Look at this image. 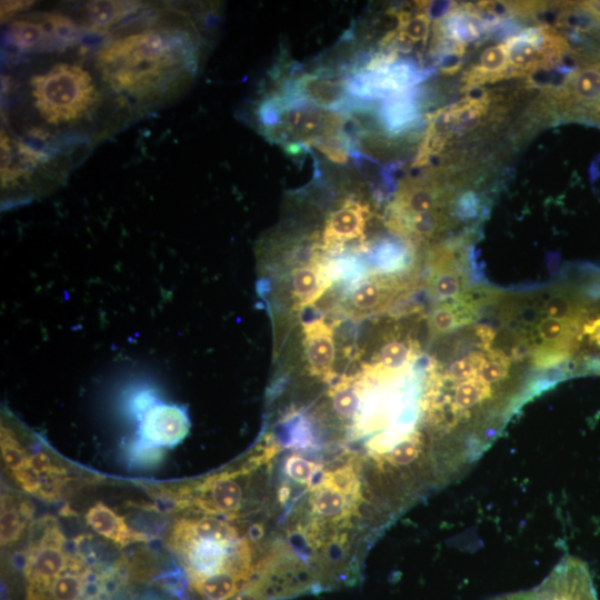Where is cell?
<instances>
[{
	"label": "cell",
	"instance_id": "obj_4",
	"mask_svg": "<svg viewBox=\"0 0 600 600\" xmlns=\"http://www.w3.org/2000/svg\"><path fill=\"white\" fill-rule=\"evenodd\" d=\"M258 119L266 137L290 151L318 143L341 142L352 150L346 133V119L340 111L323 109L286 96L264 100Z\"/></svg>",
	"mask_w": 600,
	"mask_h": 600
},
{
	"label": "cell",
	"instance_id": "obj_27",
	"mask_svg": "<svg viewBox=\"0 0 600 600\" xmlns=\"http://www.w3.org/2000/svg\"><path fill=\"white\" fill-rule=\"evenodd\" d=\"M507 48L506 46H497L487 49L480 60V70L483 73L500 72L507 66Z\"/></svg>",
	"mask_w": 600,
	"mask_h": 600
},
{
	"label": "cell",
	"instance_id": "obj_20",
	"mask_svg": "<svg viewBox=\"0 0 600 600\" xmlns=\"http://www.w3.org/2000/svg\"><path fill=\"white\" fill-rule=\"evenodd\" d=\"M414 116V106L403 93L393 97L382 109L381 117L390 129L404 126Z\"/></svg>",
	"mask_w": 600,
	"mask_h": 600
},
{
	"label": "cell",
	"instance_id": "obj_24",
	"mask_svg": "<svg viewBox=\"0 0 600 600\" xmlns=\"http://www.w3.org/2000/svg\"><path fill=\"white\" fill-rule=\"evenodd\" d=\"M432 290L440 299H450L459 294L460 280L451 270H438L432 276Z\"/></svg>",
	"mask_w": 600,
	"mask_h": 600
},
{
	"label": "cell",
	"instance_id": "obj_28",
	"mask_svg": "<svg viewBox=\"0 0 600 600\" xmlns=\"http://www.w3.org/2000/svg\"><path fill=\"white\" fill-rule=\"evenodd\" d=\"M480 379L491 386L498 383L506 377V368L498 361H482L478 368Z\"/></svg>",
	"mask_w": 600,
	"mask_h": 600
},
{
	"label": "cell",
	"instance_id": "obj_8",
	"mask_svg": "<svg viewBox=\"0 0 600 600\" xmlns=\"http://www.w3.org/2000/svg\"><path fill=\"white\" fill-rule=\"evenodd\" d=\"M283 96L334 111H343L350 104L348 80L327 70L306 73L287 82Z\"/></svg>",
	"mask_w": 600,
	"mask_h": 600
},
{
	"label": "cell",
	"instance_id": "obj_18",
	"mask_svg": "<svg viewBox=\"0 0 600 600\" xmlns=\"http://www.w3.org/2000/svg\"><path fill=\"white\" fill-rule=\"evenodd\" d=\"M397 204L411 218L417 214L432 212L436 207V197L426 187L407 186L399 192Z\"/></svg>",
	"mask_w": 600,
	"mask_h": 600
},
{
	"label": "cell",
	"instance_id": "obj_11",
	"mask_svg": "<svg viewBox=\"0 0 600 600\" xmlns=\"http://www.w3.org/2000/svg\"><path fill=\"white\" fill-rule=\"evenodd\" d=\"M369 210L356 200H347L326 219L322 233L324 248H334L361 239Z\"/></svg>",
	"mask_w": 600,
	"mask_h": 600
},
{
	"label": "cell",
	"instance_id": "obj_19",
	"mask_svg": "<svg viewBox=\"0 0 600 600\" xmlns=\"http://www.w3.org/2000/svg\"><path fill=\"white\" fill-rule=\"evenodd\" d=\"M429 30V18L426 13H419L413 18L409 13L399 14L398 41L410 46L414 42L426 39Z\"/></svg>",
	"mask_w": 600,
	"mask_h": 600
},
{
	"label": "cell",
	"instance_id": "obj_10",
	"mask_svg": "<svg viewBox=\"0 0 600 600\" xmlns=\"http://www.w3.org/2000/svg\"><path fill=\"white\" fill-rule=\"evenodd\" d=\"M143 7L139 1H88L73 18L86 32L107 33L120 28L121 22L141 12Z\"/></svg>",
	"mask_w": 600,
	"mask_h": 600
},
{
	"label": "cell",
	"instance_id": "obj_21",
	"mask_svg": "<svg viewBox=\"0 0 600 600\" xmlns=\"http://www.w3.org/2000/svg\"><path fill=\"white\" fill-rule=\"evenodd\" d=\"M508 59L516 68L531 67L537 57V44L532 37L522 36L506 46Z\"/></svg>",
	"mask_w": 600,
	"mask_h": 600
},
{
	"label": "cell",
	"instance_id": "obj_22",
	"mask_svg": "<svg viewBox=\"0 0 600 600\" xmlns=\"http://www.w3.org/2000/svg\"><path fill=\"white\" fill-rule=\"evenodd\" d=\"M410 352L404 341L391 340L379 352V366L387 370H400L407 366Z\"/></svg>",
	"mask_w": 600,
	"mask_h": 600
},
{
	"label": "cell",
	"instance_id": "obj_12",
	"mask_svg": "<svg viewBox=\"0 0 600 600\" xmlns=\"http://www.w3.org/2000/svg\"><path fill=\"white\" fill-rule=\"evenodd\" d=\"M303 348L310 372L328 379L332 374L336 358L333 328L323 319L304 323Z\"/></svg>",
	"mask_w": 600,
	"mask_h": 600
},
{
	"label": "cell",
	"instance_id": "obj_9",
	"mask_svg": "<svg viewBox=\"0 0 600 600\" xmlns=\"http://www.w3.org/2000/svg\"><path fill=\"white\" fill-rule=\"evenodd\" d=\"M190 420L182 407L159 403L141 419V441L153 447H173L189 433Z\"/></svg>",
	"mask_w": 600,
	"mask_h": 600
},
{
	"label": "cell",
	"instance_id": "obj_17",
	"mask_svg": "<svg viewBox=\"0 0 600 600\" xmlns=\"http://www.w3.org/2000/svg\"><path fill=\"white\" fill-rule=\"evenodd\" d=\"M332 407L336 414L342 420H352L357 417L361 406V388L352 380H342L330 391Z\"/></svg>",
	"mask_w": 600,
	"mask_h": 600
},
{
	"label": "cell",
	"instance_id": "obj_30",
	"mask_svg": "<svg viewBox=\"0 0 600 600\" xmlns=\"http://www.w3.org/2000/svg\"><path fill=\"white\" fill-rule=\"evenodd\" d=\"M32 1H1V21L7 23L23 14L31 6Z\"/></svg>",
	"mask_w": 600,
	"mask_h": 600
},
{
	"label": "cell",
	"instance_id": "obj_25",
	"mask_svg": "<svg viewBox=\"0 0 600 600\" xmlns=\"http://www.w3.org/2000/svg\"><path fill=\"white\" fill-rule=\"evenodd\" d=\"M458 324V314L449 304H443L436 308L430 317V328L436 334L449 332Z\"/></svg>",
	"mask_w": 600,
	"mask_h": 600
},
{
	"label": "cell",
	"instance_id": "obj_1",
	"mask_svg": "<svg viewBox=\"0 0 600 600\" xmlns=\"http://www.w3.org/2000/svg\"><path fill=\"white\" fill-rule=\"evenodd\" d=\"M201 37L181 11H159L114 30L91 63L112 97L133 116L173 102L199 70Z\"/></svg>",
	"mask_w": 600,
	"mask_h": 600
},
{
	"label": "cell",
	"instance_id": "obj_7",
	"mask_svg": "<svg viewBox=\"0 0 600 600\" xmlns=\"http://www.w3.org/2000/svg\"><path fill=\"white\" fill-rule=\"evenodd\" d=\"M488 600H599L584 561L564 556L538 586Z\"/></svg>",
	"mask_w": 600,
	"mask_h": 600
},
{
	"label": "cell",
	"instance_id": "obj_3",
	"mask_svg": "<svg viewBox=\"0 0 600 600\" xmlns=\"http://www.w3.org/2000/svg\"><path fill=\"white\" fill-rule=\"evenodd\" d=\"M166 546L194 600H230L262 574L252 543L236 522L207 514L177 519Z\"/></svg>",
	"mask_w": 600,
	"mask_h": 600
},
{
	"label": "cell",
	"instance_id": "obj_14",
	"mask_svg": "<svg viewBox=\"0 0 600 600\" xmlns=\"http://www.w3.org/2000/svg\"><path fill=\"white\" fill-rule=\"evenodd\" d=\"M33 506L31 501L11 491L1 497V548L8 549L17 544L22 536L31 529Z\"/></svg>",
	"mask_w": 600,
	"mask_h": 600
},
{
	"label": "cell",
	"instance_id": "obj_15",
	"mask_svg": "<svg viewBox=\"0 0 600 600\" xmlns=\"http://www.w3.org/2000/svg\"><path fill=\"white\" fill-rule=\"evenodd\" d=\"M291 294L299 307L314 302L326 290L328 280L320 264L311 263L292 270Z\"/></svg>",
	"mask_w": 600,
	"mask_h": 600
},
{
	"label": "cell",
	"instance_id": "obj_26",
	"mask_svg": "<svg viewBox=\"0 0 600 600\" xmlns=\"http://www.w3.org/2000/svg\"><path fill=\"white\" fill-rule=\"evenodd\" d=\"M571 327H577L576 320H561L547 317L538 326L540 337L544 341H556L568 334Z\"/></svg>",
	"mask_w": 600,
	"mask_h": 600
},
{
	"label": "cell",
	"instance_id": "obj_16",
	"mask_svg": "<svg viewBox=\"0 0 600 600\" xmlns=\"http://www.w3.org/2000/svg\"><path fill=\"white\" fill-rule=\"evenodd\" d=\"M392 282L371 277L359 283L349 298V307L356 313H369L382 308L392 297Z\"/></svg>",
	"mask_w": 600,
	"mask_h": 600
},
{
	"label": "cell",
	"instance_id": "obj_23",
	"mask_svg": "<svg viewBox=\"0 0 600 600\" xmlns=\"http://www.w3.org/2000/svg\"><path fill=\"white\" fill-rule=\"evenodd\" d=\"M573 89L581 100H600V70L589 68L580 71L576 76Z\"/></svg>",
	"mask_w": 600,
	"mask_h": 600
},
{
	"label": "cell",
	"instance_id": "obj_2",
	"mask_svg": "<svg viewBox=\"0 0 600 600\" xmlns=\"http://www.w3.org/2000/svg\"><path fill=\"white\" fill-rule=\"evenodd\" d=\"M22 76V74H21ZM16 87L21 133L44 143L97 139L130 116L104 87L89 58L54 52L36 61Z\"/></svg>",
	"mask_w": 600,
	"mask_h": 600
},
{
	"label": "cell",
	"instance_id": "obj_5",
	"mask_svg": "<svg viewBox=\"0 0 600 600\" xmlns=\"http://www.w3.org/2000/svg\"><path fill=\"white\" fill-rule=\"evenodd\" d=\"M56 156L1 131V199L2 208L30 201L53 190L66 170Z\"/></svg>",
	"mask_w": 600,
	"mask_h": 600
},
{
	"label": "cell",
	"instance_id": "obj_6",
	"mask_svg": "<svg viewBox=\"0 0 600 600\" xmlns=\"http://www.w3.org/2000/svg\"><path fill=\"white\" fill-rule=\"evenodd\" d=\"M84 32L71 16L33 12L11 20L6 28L4 40L20 54H43L73 48Z\"/></svg>",
	"mask_w": 600,
	"mask_h": 600
},
{
	"label": "cell",
	"instance_id": "obj_29",
	"mask_svg": "<svg viewBox=\"0 0 600 600\" xmlns=\"http://www.w3.org/2000/svg\"><path fill=\"white\" fill-rule=\"evenodd\" d=\"M481 363H476L471 358H462L454 361L449 368V377L456 381H464L472 378L476 369Z\"/></svg>",
	"mask_w": 600,
	"mask_h": 600
},
{
	"label": "cell",
	"instance_id": "obj_13",
	"mask_svg": "<svg viewBox=\"0 0 600 600\" xmlns=\"http://www.w3.org/2000/svg\"><path fill=\"white\" fill-rule=\"evenodd\" d=\"M84 521L93 532L119 548L149 541L148 534L131 528L121 514L100 501L87 509Z\"/></svg>",
	"mask_w": 600,
	"mask_h": 600
},
{
	"label": "cell",
	"instance_id": "obj_31",
	"mask_svg": "<svg viewBox=\"0 0 600 600\" xmlns=\"http://www.w3.org/2000/svg\"><path fill=\"white\" fill-rule=\"evenodd\" d=\"M433 447V446H432ZM434 448V447H433ZM436 449V448H434ZM437 451V450H436ZM438 452V451H437ZM439 454V453H438ZM440 457V456H439ZM441 458V457H440ZM442 460V459H441ZM444 463V462H443ZM446 466V464H444ZM448 469V468H447ZM450 472V471H449ZM452 476V474H451ZM454 479V478H453Z\"/></svg>",
	"mask_w": 600,
	"mask_h": 600
}]
</instances>
